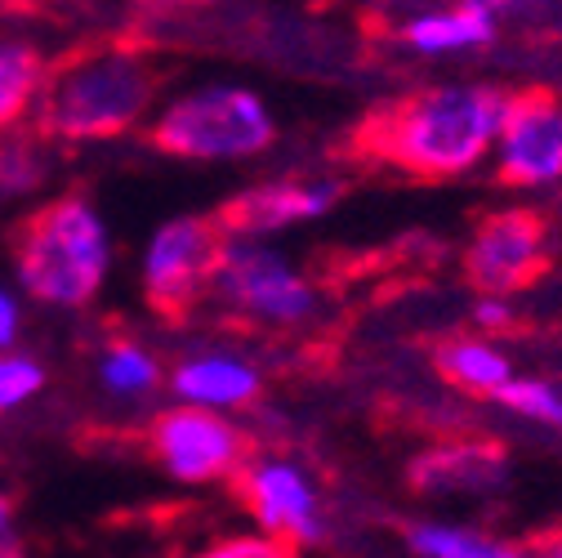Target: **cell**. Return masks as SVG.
Masks as SVG:
<instances>
[{
  "label": "cell",
  "mask_w": 562,
  "mask_h": 558,
  "mask_svg": "<svg viewBox=\"0 0 562 558\" xmlns=\"http://www.w3.org/2000/svg\"><path fill=\"white\" fill-rule=\"evenodd\" d=\"M175 402H192V406H210V411H241L259 398L263 389V371L228 348H201L188 354L170 367L166 376Z\"/></svg>",
  "instance_id": "4fadbf2b"
},
{
  "label": "cell",
  "mask_w": 562,
  "mask_h": 558,
  "mask_svg": "<svg viewBox=\"0 0 562 558\" xmlns=\"http://www.w3.org/2000/svg\"><path fill=\"white\" fill-rule=\"evenodd\" d=\"M496 402L514 415H522V421L531 425H544V429H562V389L553 380H540V376H514Z\"/></svg>",
  "instance_id": "d6986e66"
},
{
  "label": "cell",
  "mask_w": 562,
  "mask_h": 558,
  "mask_svg": "<svg viewBox=\"0 0 562 558\" xmlns=\"http://www.w3.org/2000/svg\"><path fill=\"white\" fill-rule=\"evenodd\" d=\"M210 300L255 326H304L317 313V291L308 277L268 237L237 233H224Z\"/></svg>",
  "instance_id": "5b68a950"
},
{
  "label": "cell",
  "mask_w": 562,
  "mask_h": 558,
  "mask_svg": "<svg viewBox=\"0 0 562 558\" xmlns=\"http://www.w3.org/2000/svg\"><path fill=\"white\" fill-rule=\"evenodd\" d=\"M527 554H531V558H562V532H553V536L536 540V545H531Z\"/></svg>",
  "instance_id": "83f0119b"
},
{
  "label": "cell",
  "mask_w": 562,
  "mask_h": 558,
  "mask_svg": "<svg viewBox=\"0 0 562 558\" xmlns=\"http://www.w3.org/2000/svg\"><path fill=\"white\" fill-rule=\"evenodd\" d=\"M148 447L157 465L183 487H210V482L237 478V469L250 460L246 434L228 421V411H210L192 402H175L157 415L148 429Z\"/></svg>",
  "instance_id": "52a82bcc"
},
{
  "label": "cell",
  "mask_w": 562,
  "mask_h": 558,
  "mask_svg": "<svg viewBox=\"0 0 562 558\" xmlns=\"http://www.w3.org/2000/svg\"><path fill=\"white\" fill-rule=\"evenodd\" d=\"M49 384L45 367L32 354H19V348H0V415L27 406L32 398H41Z\"/></svg>",
  "instance_id": "44dd1931"
},
{
  "label": "cell",
  "mask_w": 562,
  "mask_h": 558,
  "mask_svg": "<svg viewBox=\"0 0 562 558\" xmlns=\"http://www.w3.org/2000/svg\"><path fill=\"white\" fill-rule=\"evenodd\" d=\"M148 144L175 161L241 166L277 144V116L268 99L241 81H201L157 103L148 116Z\"/></svg>",
  "instance_id": "277c9868"
},
{
  "label": "cell",
  "mask_w": 562,
  "mask_h": 558,
  "mask_svg": "<svg viewBox=\"0 0 562 558\" xmlns=\"http://www.w3.org/2000/svg\"><path fill=\"white\" fill-rule=\"evenodd\" d=\"M45 77H49V63L36 49V41L0 32V134L19 130L36 112Z\"/></svg>",
  "instance_id": "9a60e30c"
},
{
  "label": "cell",
  "mask_w": 562,
  "mask_h": 558,
  "mask_svg": "<svg viewBox=\"0 0 562 558\" xmlns=\"http://www.w3.org/2000/svg\"><path fill=\"white\" fill-rule=\"evenodd\" d=\"M501 14V23H562V0H486Z\"/></svg>",
  "instance_id": "603a6c76"
},
{
  "label": "cell",
  "mask_w": 562,
  "mask_h": 558,
  "mask_svg": "<svg viewBox=\"0 0 562 558\" xmlns=\"http://www.w3.org/2000/svg\"><path fill=\"white\" fill-rule=\"evenodd\" d=\"M0 545H14V501L0 492Z\"/></svg>",
  "instance_id": "4316f807"
},
{
  "label": "cell",
  "mask_w": 562,
  "mask_h": 558,
  "mask_svg": "<svg viewBox=\"0 0 562 558\" xmlns=\"http://www.w3.org/2000/svg\"><path fill=\"white\" fill-rule=\"evenodd\" d=\"M0 558H23V554H19V549H5V554H0Z\"/></svg>",
  "instance_id": "f1b7e54d"
},
{
  "label": "cell",
  "mask_w": 562,
  "mask_h": 558,
  "mask_svg": "<svg viewBox=\"0 0 562 558\" xmlns=\"http://www.w3.org/2000/svg\"><path fill=\"white\" fill-rule=\"evenodd\" d=\"M237 496L250 514V523L268 536L291 540L295 549L317 545L326 536L322 492L304 465L286 456H255L237 469Z\"/></svg>",
  "instance_id": "9c48e42d"
},
{
  "label": "cell",
  "mask_w": 562,
  "mask_h": 558,
  "mask_svg": "<svg viewBox=\"0 0 562 558\" xmlns=\"http://www.w3.org/2000/svg\"><path fill=\"white\" fill-rule=\"evenodd\" d=\"M45 179V157H41V138L14 134L5 130L0 134V192L5 197H23Z\"/></svg>",
  "instance_id": "ffe728a7"
},
{
  "label": "cell",
  "mask_w": 562,
  "mask_h": 558,
  "mask_svg": "<svg viewBox=\"0 0 562 558\" xmlns=\"http://www.w3.org/2000/svg\"><path fill=\"white\" fill-rule=\"evenodd\" d=\"M94 376H99L103 393L121 398V402H138L166 384V367L157 362L153 348H144L138 339H112L99 354Z\"/></svg>",
  "instance_id": "e0dca14e"
},
{
  "label": "cell",
  "mask_w": 562,
  "mask_h": 558,
  "mask_svg": "<svg viewBox=\"0 0 562 558\" xmlns=\"http://www.w3.org/2000/svg\"><path fill=\"white\" fill-rule=\"evenodd\" d=\"M438 371L456 389H469L482 398H496L518 376L509 354L491 335H460V339L438 344Z\"/></svg>",
  "instance_id": "2e32d148"
},
{
  "label": "cell",
  "mask_w": 562,
  "mask_h": 558,
  "mask_svg": "<svg viewBox=\"0 0 562 558\" xmlns=\"http://www.w3.org/2000/svg\"><path fill=\"white\" fill-rule=\"evenodd\" d=\"M335 201H339L335 179H263L233 192L215 220L224 233H237V237H272L330 215Z\"/></svg>",
  "instance_id": "8fae6325"
},
{
  "label": "cell",
  "mask_w": 562,
  "mask_h": 558,
  "mask_svg": "<svg viewBox=\"0 0 562 558\" xmlns=\"http://www.w3.org/2000/svg\"><path fill=\"white\" fill-rule=\"evenodd\" d=\"M501 14L486 0H442V5L411 10L397 23V41L419 58H442V54H477L496 45Z\"/></svg>",
  "instance_id": "7c38bea8"
},
{
  "label": "cell",
  "mask_w": 562,
  "mask_h": 558,
  "mask_svg": "<svg viewBox=\"0 0 562 558\" xmlns=\"http://www.w3.org/2000/svg\"><path fill=\"white\" fill-rule=\"evenodd\" d=\"M415 492L429 496H464V492H491L505 478V451L491 443H456L425 451L411 469Z\"/></svg>",
  "instance_id": "5bb4252c"
},
{
  "label": "cell",
  "mask_w": 562,
  "mask_h": 558,
  "mask_svg": "<svg viewBox=\"0 0 562 558\" xmlns=\"http://www.w3.org/2000/svg\"><path fill=\"white\" fill-rule=\"evenodd\" d=\"M406 545L415 558H531L522 545H509L501 536H482L456 523H411Z\"/></svg>",
  "instance_id": "ac0fdd59"
},
{
  "label": "cell",
  "mask_w": 562,
  "mask_h": 558,
  "mask_svg": "<svg viewBox=\"0 0 562 558\" xmlns=\"http://www.w3.org/2000/svg\"><path fill=\"white\" fill-rule=\"evenodd\" d=\"M224 228L215 215H175L153 228L144 255H138V291L148 309L179 317L210 295L220 264Z\"/></svg>",
  "instance_id": "8992f818"
},
{
  "label": "cell",
  "mask_w": 562,
  "mask_h": 558,
  "mask_svg": "<svg viewBox=\"0 0 562 558\" xmlns=\"http://www.w3.org/2000/svg\"><path fill=\"white\" fill-rule=\"evenodd\" d=\"M23 335V304L10 287H0V348H14Z\"/></svg>",
  "instance_id": "d4e9b609"
},
{
  "label": "cell",
  "mask_w": 562,
  "mask_h": 558,
  "mask_svg": "<svg viewBox=\"0 0 562 558\" xmlns=\"http://www.w3.org/2000/svg\"><path fill=\"white\" fill-rule=\"evenodd\" d=\"M496 179L518 192H540L562 183V94L518 90L505 94V116L496 134Z\"/></svg>",
  "instance_id": "ba28073f"
},
{
  "label": "cell",
  "mask_w": 562,
  "mask_h": 558,
  "mask_svg": "<svg viewBox=\"0 0 562 558\" xmlns=\"http://www.w3.org/2000/svg\"><path fill=\"white\" fill-rule=\"evenodd\" d=\"M148 10H210V5H224V0H144Z\"/></svg>",
  "instance_id": "484cf974"
},
{
  "label": "cell",
  "mask_w": 562,
  "mask_h": 558,
  "mask_svg": "<svg viewBox=\"0 0 562 558\" xmlns=\"http://www.w3.org/2000/svg\"><path fill=\"white\" fill-rule=\"evenodd\" d=\"M549 255V228L527 205H505L491 211L469 246H464V277L482 295H514L531 287Z\"/></svg>",
  "instance_id": "30bf717a"
},
{
  "label": "cell",
  "mask_w": 562,
  "mask_h": 558,
  "mask_svg": "<svg viewBox=\"0 0 562 558\" xmlns=\"http://www.w3.org/2000/svg\"><path fill=\"white\" fill-rule=\"evenodd\" d=\"M112 228L90 197H54L19 224L14 272L27 300L63 313H81L112 277Z\"/></svg>",
  "instance_id": "3957f363"
},
{
  "label": "cell",
  "mask_w": 562,
  "mask_h": 558,
  "mask_svg": "<svg viewBox=\"0 0 562 558\" xmlns=\"http://www.w3.org/2000/svg\"><path fill=\"white\" fill-rule=\"evenodd\" d=\"M188 558H300V549L281 536H268V532H233V536H220V540H205L201 549H192Z\"/></svg>",
  "instance_id": "7402d4cb"
},
{
  "label": "cell",
  "mask_w": 562,
  "mask_h": 558,
  "mask_svg": "<svg viewBox=\"0 0 562 558\" xmlns=\"http://www.w3.org/2000/svg\"><path fill=\"white\" fill-rule=\"evenodd\" d=\"M166 72L134 41H103L67 54L49 67L36 99V130L54 144H108L138 125L161 103Z\"/></svg>",
  "instance_id": "7a4b0ae2"
},
{
  "label": "cell",
  "mask_w": 562,
  "mask_h": 558,
  "mask_svg": "<svg viewBox=\"0 0 562 558\" xmlns=\"http://www.w3.org/2000/svg\"><path fill=\"white\" fill-rule=\"evenodd\" d=\"M473 322L491 335V331H505L509 322H514V304H509V295H482L477 304H473Z\"/></svg>",
  "instance_id": "cb8c5ba5"
},
{
  "label": "cell",
  "mask_w": 562,
  "mask_h": 558,
  "mask_svg": "<svg viewBox=\"0 0 562 558\" xmlns=\"http://www.w3.org/2000/svg\"><path fill=\"white\" fill-rule=\"evenodd\" d=\"M505 90L482 81H442L389 103L367 125V148L415 179H460L496 148Z\"/></svg>",
  "instance_id": "6da1fadb"
}]
</instances>
